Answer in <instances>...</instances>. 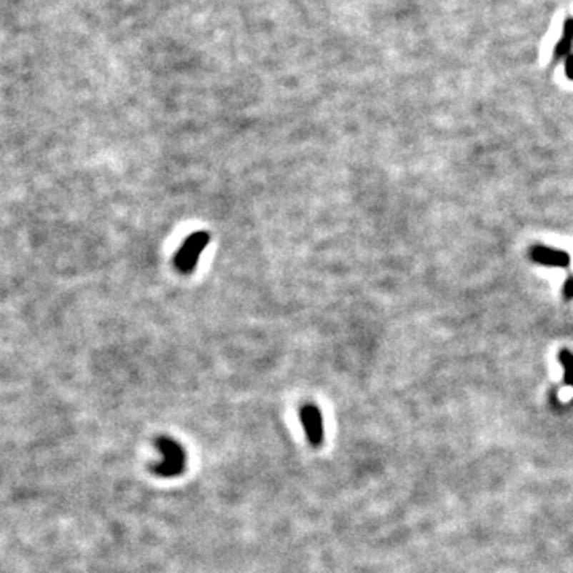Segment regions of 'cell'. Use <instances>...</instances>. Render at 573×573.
I'll list each match as a JSON object with an SVG mask.
<instances>
[{
    "label": "cell",
    "instance_id": "cell-1",
    "mask_svg": "<svg viewBox=\"0 0 573 573\" xmlns=\"http://www.w3.org/2000/svg\"><path fill=\"white\" fill-rule=\"evenodd\" d=\"M159 460L153 467V472L163 478H174L184 473L186 465V454L184 448L171 438H161L158 442Z\"/></svg>",
    "mask_w": 573,
    "mask_h": 573
},
{
    "label": "cell",
    "instance_id": "cell-2",
    "mask_svg": "<svg viewBox=\"0 0 573 573\" xmlns=\"http://www.w3.org/2000/svg\"><path fill=\"white\" fill-rule=\"evenodd\" d=\"M209 242H211V234L207 231H198L186 237L184 246L177 251L176 260H174L180 274H191L199 261L202 250L209 246Z\"/></svg>",
    "mask_w": 573,
    "mask_h": 573
},
{
    "label": "cell",
    "instance_id": "cell-3",
    "mask_svg": "<svg viewBox=\"0 0 573 573\" xmlns=\"http://www.w3.org/2000/svg\"><path fill=\"white\" fill-rule=\"evenodd\" d=\"M299 419L307 437V442L312 446H320L324 442V417L316 404H304L299 411Z\"/></svg>",
    "mask_w": 573,
    "mask_h": 573
},
{
    "label": "cell",
    "instance_id": "cell-4",
    "mask_svg": "<svg viewBox=\"0 0 573 573\" xmlns=\"http://www.w3.org/2000/svg\"><path fill=\"white\" fill-rule=\"evenodd\" d=\"M532 260L542 264H548V266H567L569 264V255L565 251H559L547 247H534Z\"/></svg>",
    "mask_w": 573,
    "mask_h": 573
},
{
    "label": "cell",
    "instance_id": "cell-5",
    "mask_svg": "<svg viewBox=\"0 0 573 573\" xmlns=\"http://www.w3.org/2000/svg\"><path fill=\"white\" fill-rule=\"evenodd\" d=\"M559 359L564 363V367L567 372H565V379H567L569 384H573V355L567 351H562L561 355H559Z\"/></svg>",
    "mask_w": 573,
    "mask_h": 573
},
{
    "label": "cell",
    "instance_id": "cell-6",
    "mask_svg": "<svg viewBox=\"0 0 573 573\" xmlns=\"http://www.w3.org/2000/svg\"><path fill=\"white\" fill-rule=\"evenodd\" d=\"M565 295H567L569 298L573 297V279H570V281L565 284Z\"/></svg>",
    "mask_w": 573,
    "mask_h": 573
},
{
    "label": "cell",
    "instance_id": "cell-7",
    "mask_svg": "<svg viewBox=\"0 0 573 573\" xmlns=\"http://www.w3.org/2000/svg\"><path fill=\"white\" fill-rule=\"evenodd\" d=\"M567 75L570 76V79H573V56H570L567 61Z\"/></svg>",
    "mask_w": 573,
    "mask_h": 573
}]
</instances>
